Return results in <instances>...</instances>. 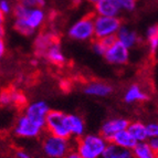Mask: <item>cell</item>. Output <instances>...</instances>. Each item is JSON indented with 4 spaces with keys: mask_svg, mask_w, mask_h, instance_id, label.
Masks as SVG:
<instances>
[{
    "mask_svg": "<svg viewBox=\"0 0 158 158\" xmlns=\"http://www.w3.org/2000/svg\"><path fill=\"white\" fill-rule=\"evenodd\" d=\"M108 143L101 134H84L77 139L73 149L82 158H100Z\"/></svg>",
    "mask_w": 158,
    "mask_h": 158,
    "instance_id": "1",
    "label": "cell"
},
{
    "mask_svg": "<svg viewBox=\"0 0 158 158\" xmlns=\"http://www.w3.org/2000/svg\"><path fill=\"white\" fill-rule=\"evenodd\" d=\"M42 149L50 158H64L73 149V146L70 138H63L47 133L42 139Z\"/></svg>",
    "mask_w": 158,
    "mask_h": 158,
    "instance_id": "2",
    "label": "cell"
},
{
    "mask_svg": "<svg viewBox=\"0 0 158 158\" xmlns=\"http://www.w3.org/2000/svg\"><path fill=\"white\" fill-rule=\"evenodd\" d=\"M44 129L49 134L63 138H71L68 125V114L58 110H50L45 117Z\"/></svg>",
    "mask_w": 158,
    "mask_h": 158,
    "instance_id": "3",
    "label": "cell"
},
{
    "mask_svg": "<svg viewBox=\"0 0 158 158\" xmlns=\"http://www.w3.org/2000/svg\"><path fill=\"white\" fill-rule=\"evenodd\" d=\"M93 24L94 39H105L115 37L123 23L119 17H103L94 15Z\"/></svg>",
    "mask_w": 158,
    "mask_h": 158,
    "instance_id": "4",
    "label": "cell"
},
{
    "mask_svg": "<svg viewBox=\"0 0 158 158\" xmlns=\"http://www.w3.org/2000/svg\"><path fill=\"white\" fill-rule=\"evenodd\" d=\"M94 13L82 17L77 21H75L69 29V37L75 41L86 42L94 39V24H93Z\"/></svg>",
    "mask_w": 158,
    "mask_h": 158,
    "instance_id": "5",
    "label": "cell"
},
{
    "mask_svg": "<svg viewBox=\"0 0 158 158\" xmlns=\"http://www.w3.org/2000/svg\"><path fill=\"white\" fill-rule=\"evenodd\" d=\"M106 62H108L112 65H126L129 61V49L118 42L117 40H114L111 44L106 48L105 52L103 54Z\"/></svg>",
    "mask_w": 158,
    "mask_h": 158,
    "instance_id": "6",
    "label": "cell"
},
{
    "mask_svg": "<svg viewBox=\"0 0 158 158\" xmlns=\"http://www.w3.org/2000/svg\"><path fill=\"white\" fill-rule=\"evenodd\" d=\"M44 128L30 121L26 115H20L15 125V134L21 138H37L41 136Z\"/></svg>",
    "mask_w": 158,
    "mask_h": 158,
    "instance_id": "7",
    "label": "cell"
},
{
    "mask_svg": "<svg viewBox=\"0 0 158 158\" xmlns=\"http://www.w3.org/2000/svg\"><path fill=\"white\" fill-rule=\"evenodd\" d=\"M49 111H50V107L48 105V103H45L44 101H37L24 106L23 115H26L30 121L39 125L40 127L44 128L45 117Z\"/></svg>",
    "mask_w": 158,
    "mask_h": 158,
    "instance_id": "8",
    "label": "cell"
},
{
    "mask_svg": "<svg viewBox=\"0 0 158 158\" xmlns=\"http://www.w3.org/2000/svg\"><path fill=\"white\" fill-rule=\"evenodd\" d=\"M21 20L34 33L39 29H41V27L45 23L47 13L43 10V8H29L23 18H21Z\"/></svg>",
    "mask_w": 158,
    "mask_h": 158,
    "instance_id": "9",
    "label": "cell"
},
{
    "mask_svg": "<svg viewBox=\"0 0 158 158\" xmlns=\"http://www.w3.org/2000/svg\"><path fill=\"white\" fill-rule=\"evenodd\" d=\"M129 122L125 118L122 117H115V118H110L107 121H105L103 123L102 127H101V133L105 139H107L108 142L111 140V138L116 134V133L124 131L127 128Z\"/></svg>",
    "mask_w": 158,
    "mask_h": 158,
    "instance_id": "10",
    "label": "cell"
},
{
    "mask_svg": "<svg viewBox=\"0 0 158 158\" xmlns=\"http://www.w3.org/2000/svg\"><path fill=\"white\" fill-rule=\"evenodd\" d=\"M59 41V38L54 31H50V30H45V31L40 32L37 35L35 40H34V51L35 54L39 56H42L45 53L47 49L52 44L53 42Z\"/></svg>",
    "mask_w": 158,
    "mask_h": 158,
    "instance_id": "11",
    "label": "cell"
},
{
    "mask_svg": "<svg viewBox=\"0 0 158 158\" xmlns=\"http://www.w3.org/2000/svg\"><path fill=\"white\" fill-rule=\"evenodd\" d=\"M115 39L121 42L122 44L126 47L127 49H132V48H135L138 43L140 42V37L138 35L136 31L132 30L131 28L126 26H123L122 24L119 30L117 31L115 35Z\"/></svg>",
    "mask_w": 158,
    "mask_h": 158,
    "instance_id": "12",
    "label": "cell"
},
{
    "mask_svg": "<svg viewBox=\"0 0 158 158\" xmlns=\"http://www.w3.org/2000/svg\"><path fill=\"white\" fill-rule=\"evenodd\" d=\"M94 15L103 17H119L121 10L114 0H96L94 2Z\"/></svg>",
    "mask_w": 158,
    "mask_h": 158,
    "instance_id": "13",
    "label": "cell"
},
{
    "mask_svg": "<svg viewBox=\"0 0 158 158\" xmlns=\"http://www.w3.org/2000/svg\"><path fill=\"white\" fill-rule=\"evenodd\" d=\"M84 93L89 96H94V98H105L108 96L113 92V87L105 82L94 81L87 83L83 89Z\"/></svg>",
    "mask_w": 158,
    "mask_h": 158,
    "instance_id": "14",
    "label": "cell"
},
{
    "mask_svg": "<svg viewBox=\"0 0 158 158\" xmlns=\"http://www.w3.org/2000/svg\"><path fill=\"white\" fill-rule=\"evenodd\" d=\"M148 98H149V95L138 84H132L124 94V101L127 104L143 103L148 101Z\"/></svg>",
    "mask_w": 158,
    "mask_h": 158,
    "instance_id": "15",
    "label": "cell"
},
{
    "mask_svg": "<svg viewBox=\"0 0 158 158\" xmlns=\"http://www.w3.org/2000/svg\"><path fill=\"white\" fill-rule=\"evenodd\" d=\"M43 58L48 60L50 63L54 64V65H63L65 63L66 58L64 56L62 48L59 41L53 42L50 47L48 48L45 53L43 54Z\"/></svg>",
    "mask_w": 158,
    "mask_h": 158,
    "instance_id": "16",
    "label": "cell"
},
{
    "mask_svg": "<svg viewBox=\"0 0 158 158\" xmlns=\"http://www.w3.org/2000/svg\"><path fill=\"white\" fill-rule=\"evenodd\" d=\"M68 125L71 137L75 139L85 134V123L81 116L77 114H68Z\"/></svg>",
    "mask_w": 158,
    "mask_h": 158,
    "instance_id": "17",
    "label": "cell"
},
{
    "mask_svg": "<svg viewBox=\"0 0 158 158\" xmlns=\"http://www.w3.org/2000/svg\"><path fill=\"white\" fill-rule=\"evenodd\" d=\"M110 143L116 145L117 147L124 148V149H129V150H132L133 147L136 145V140L131 136V134L128 133L127 129H124V131L116 133L111 138Z\"/></svg>",
    "mask_w": 158,
    "mask_h": 158,
    "instance_id": "18",
    "label": "cell"
},
{
    "mask_svg": "<svg viewBox=\"0 0 158 158\" xmlns=\"http://www.w3.org/2000/svg\"><path fill=\"white\" fill-rule=\"evenodd\" d=\"M100 158H134L132 150L124 149V148L117 147L116 145L108 143L104 153Z\"/></svg>",
    "mask_w": 158,
    "mask_h": 158,
    "instance_id": "19",
    "label": "cell"
},
{
    "mask_svg": "<svg viewBox=\"0 0 158 158\" xmlns=\"http://www.w3.org/2000/svg\"><path fill=\"white\" fill-rule=\"evenodd\" d=\"M127 131L131 134V136L136 140V143L146 142L147 140V133H146V124L143 122H132L128 123Z\"/></svg>",
    "mask_w": 158,
    "mask_h": 158,
    "instance_id": "20",
    "label": "cell"
},
{
    "mask_svg": "<svg viewBox=\"0 0 158 158\" xmlns=\"http://www.w3.org/2000/svg\"><path fill=\"white\" fill-rule=\"evenodd\" d=\"M132 154L134 158H158L157 152L150 147L147 142L136 143L132 149Z\"/></svg>",
    "mask_w": 158,
    "mask_h": 158,
    "instance_id": "21",
    "label": "cell"
},
{
    "mask_svg": "<svg viewBox=\"0 0 158 158\" xmlns=\"http://www.w3.org/2000/svg\"><path fill=\"white\" fill-rule=\"evenodd\" d=\"M146 37H147L148 49H149L150 54L155 56L158 50V28L156 24L148 28Z\"/></svg>",
    "mask_w": 158,
    "mask_h": 158,
    "instance_id": "22",
    "label": "cell"
},
{
    "mask_svg": "<svg viewBox=\"0 0 158 158\" xmlns=\"http://www.w3.org/2000/svg\"><path fill=\"white\" fill-rule=\"evenodd\" d=\"M10 95H11V105H16L18 107H22L28 104L27 96L19 90H13L10 89Z\"/></svg>",
    "mask_w": 158,
    "mask_h": 158,
    "instance_id": "23",
    "label": "cell"
},
{
    "mask_svg": "<svg viewBox=\"0 0 158 158\" xmlns=\"http://www.w3.org/2000/svg\"><path fill=\"white\" fill-rule=\"evenodd\" d=\"M115 3L117 5L118 9L122 11H126V12H132L136 8L137 0H114Z\"/></svg>",
    "mask_w": 158,
    "mask_h": 158,
    "instance_id": "24",
    "label": "cell"
},
{
    "mask_svg": "<svg viewBox=\"0 0 158 158\" xmlns=\"http://www.w3.org/2000/svg\"><path fill=\"white\" fill-rule=\"evenodd\" d=\"M17 2L21 3L27 8H43L45 0H16Z\"/></svg>",
    "mask_w": 158,
    "mask_h": 158,
    "instance_id": "25",
    "label": "cell"
},
{
    "mask_svg": "<svg viewBox=\"0 0 158 158\" xmlns=\"http://www.w3.org/2000/svg\"><path fill=\"white\" fill-rule=\"evenodd\" d=\"M0 104L5 106L11 105V95L10 89H5L0 92Z\"/></svg>",
    "mask_w": 158,
    "mask_h": 158,
    "instance_id": "26",
    "label": "cell"
},
{
    "mask_svg": "<svg viewBox=\"0 0 158 158\" xmlns=\"http://www.w3.org/2000/svg\"><path fill=\"white\" fill-rule=\"evenodd\" d=\"M146 133H147V137H158V125L157 123H148L146 124Z\"/></svg>",
    "mask_w": 158,
    "mask_h": 158,
    "instance_id": "27",
    "label": "cell"
},
{
    "mask_svg": "<svg viewBox=\"0 0 158 158\" xmlns=\"http://www.w3.org/2000/svg\"><path fill=\"white\" fill-rule=\"evenodd\" d=\"M12 7L13 5L9 1V0H0V11L7 16L12 12Z\"/></svg>",
    "mask_w": 158,
    "mask_h": 158,
    "instance_id": "28",
    "label": "cell"
},
{
    "mask_svg": "<svg viewBox=\"0 0 158 158\" xmlns=\"http://www.w3.org/2000/svg\"><path fill=\"white\" fill-rule=\"evenodd\" d=\"M146 142L155 152L158 153V137H150V138H147Z\"/></svg>",
    "mask_w": 158,
    "mask_h": 158,
    "instance_id": "29",
    "label": "cell"
},
{
    "mask_svg": "<svg viewBox=\"0 0 158 158\" xmlns=\"http://www.w3.org/2000/svg\"><path fill=\"white\" fill-rule=\"evenodd\" d=\"M16 158H31L30 154L23 149H19L16 152Z\"/></svg>",
    "mask_w": 158,
    "mask_h": 158,
    "instance_id": "30",
    "label": "cell"
},
{
    "mask_svg": "<svg viewBox=\"0 0 158 158\" xmlns=\"http://www.w3.org/2000/svg\"><path fill=\"white\" fill-rule=\"evenodd\" d=\"M6 53V42L2 37H0V58H2Z\"/></svg>",
    "mask_w": 158,
    "mask_h": 158,
    "instance_id": "31",
    "label": "cell"
},
{
    "mask_svg": "<svg viewBox=\"0 0 158 158\" xmlns=\"http://www.w3.org/2000/svg\"><path fill=\"white\" fill-rule=\"evenodd\" d=\"M64 158H82V157L79 155V154L77 153V152H75V150L72 149L71 152H70V153H69L68 155H66Z\"/></svg>",
    "mask_w": 158,
    "mask_h": 158,
    "instance_id": "32",
    "label": "cell"
},
{
    "mask_svg": "<svg viewBox=\"0 0 158 158\" xmlns=\"http://www.w3.org/2000/svg\"><path fill=\"white\" fill-rule=\"evenodd\" d=\"M5 33H6V29H5V24L3 22H0V37H5Z\"/></svg>",
    "mask_w": 158,
    "mask_h": 158,
    "instance_id": "33",
    "label": "cell"
},
{
    "mask_svg": "<svg viewBox=\"0 0 158 158\" xmlns=\"http://www.w3.org/2000/svg\"><path fill=\"white\" fill-rule=\"evenodd\" d=\"M5 15H3L2 12H1V11H0V22H3L5 21Z\"/></svg>",
    "mask_w": 158,
    "mask_h": 158,
    "instance_id": "34",
    "label": "cell"
},
{
    "mask_svg": "<svg viewBox=\"0 0 158 158\" xmlns=\"http://www.w3.org/2000/svg\"><path fill=\"white\" fill-rule=\"evenodd\" d=\"M87 1H90V2H92V3H94L96 0H87Z\"/></svg>",
    "mask_w": 158,
    "mask_h": 158,
    "instance_id": "35",
    "label": "cell"
}]
</instances>
